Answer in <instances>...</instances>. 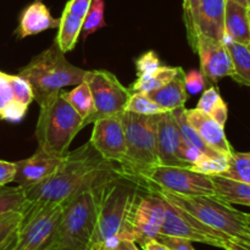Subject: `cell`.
Returning a JSON list of instances; mask_svg holds the SVG:
<instances>
[{
  "mask_svg": "<svg viewBox=\"0 0 250 250\" xmlns=\"http://www.w3.org/2000/svg\"><path fill=\"white\" fill-rule=\"evenodd\" d=\"M125 111L133 112L137 115H144V116H153V115L164 114V112H166V110L159 106L146 93H131V97L127 102Z\"/></svg>",
  "mask_w": 250,
  "mask_h": 250,
  "instance_id": "32",
  "label": "cell"
},
{
  "mask_svg": "<svg viewBox=\"0 0 250 250\" xmlns=\"http://www.w3.org/2000/svg\"><path fill=\"white\" fill-rule=\"evenodd\" d=\"M225 10L226 0H202L197 10L188 42L197 50L198 37L225 42Z\"/></svg>",
  "mask_w": 250,
  "mask_h": 250,
  "instance_id": "15",
  "label": "cell"
},
{
  "mask_svg": "<svg viewBox=\"0 0 250 250\" xmlns=\"http://www.w3.org/2000/svg\"><path fill=\"white\" fill-rule=\"evenodd\" d=\"M66 100L71 104V106L81 115L83 119V124L85 127V121L90 117L94 110V102H93L92 93L87 83L83 81L82 83L76 85L70 92H63Z\"/></svg>",
  "mask_w": 250,
  "mask_h": 250,
  "instance_id": "27",
  "label": "cell"
},
{
  "mask_svg": "<svg viewBox=\"0 0 250 250\" xmlns=\"http://www.w3.org/2000/svg\"><path fill=\"white\" fill-rule=\"evenodd\" d=\"M195 53L200 59V72L208 81L219 82L225 77H233L234 66L226 42L198 37Z\"/></svg>",
  "mask_w": 250,
  "mask_h": 250,
  "instance_id": "14",
  "label": "cell"
},
{
  "mask_svg": "<svg viewBox=\"0 0 250 250\" xmlns=\"http://www.w3.org/2000/svg\"><path fill=\"white\" fill-rule=\"evenodd\" d=\"M214 183L215 195L229 204L250 207V185L222 176H210Z\"/></svg>",
  "mask_w": 250,
  "mask_h": 250,
  "instance_id": "22",
  "label": "cell"
},
{
  "mask_svg": "<svg viewBox=\"0 0 250 250\" xmlns=\"http://www.w3.org/2000/svg\"><path fill=\"white\" fill-rule=\"evenodd\" d=\"M234 66L233 78L236 82L250 87V50L247 45L225 41Z\"/></svg>",
  "mask_w": 250,
  "mask_h": 250,
  "instance_id": "26",
  "label": "cell"
},
{
  "mask_svg": "<svg viewBox=\"0 0 250 250\" xmlns=\"http://www.w3.org/2000/svg\"><path fill=\"white\" fill-rule=\"evenodd\" d=\"M16 175V163L0 160V187L14 182Z\"/></svg>",
  "mask_w": 250,
  "mask_h": 250,
  "instance_id": "43",
  "label": "cell"
},
{
  "mask_svg": "<svg viewBox=\"0 0 250 250\" xmlns=\"http://www.w3.org/2000/svg\"><path fill=\"white\" fill-rule=\"evenodd\" d=\"M222 249L225 250H250V242L242 241V239L229 238L225 242Z\"/></svg>",
  "mask_w": 250,
  "mask_h": 250,
  "instance_id": "46",
  "label": "cell"
},
{
  "mask_svg": "<svg viewBox=\"0 0 250 250\" xmlns=\"http://www.w3.org/2000/svg\"><path fill=\"white\" fill-rule=\"evenodd\" d=\"M248 17H249V24H250V7L248 9Z\"/></svg>",
  "mask_w": 250,
  "mask_h": 250,
  "instance_id": "53",
  "label": "cell"
},
{
  "mask_svg": "<svg viewBox=\"0 0 250 250\" xmlns=\"http://www.w3.org/2000/svg\"><path fill=\"white\" fill-rule=\"evenodd\" d=\"M155 239L165 244L170 250H195L193 247L192 242L186 238H180V237L165 236V234H159Z\"/></svg>",
  "mask_w": 250,
  "mask_h": 250,
  "instance_id": "39",
  "label": "cell"
},
{
  "mask_svg": "<svg viewBox=\"0 0 250 250\" xmlns=\"http://www.w3.org/2000/svg\"><path fill=\"white\" fill-rule=\"evenodd\" d=\"M85 72V70L72 65L54 42L21 68L19 76L29 83L34 100L41 106L62 88L82 83Z\"/></svg>",
  "mask_w": 250,
  "mask_h": 250,
  "instance_id": "3",
  "label": "cell"
},
{
  "mask_svg": "<svg viewBox=\"0 0 250 250\" xmlns=\"http://www.w3.org/2000/svg\"><path fill=\"white\" fill-rule=\"evenodd\" d=\"M160 115L144 116L125 111L122 122L126 136V155L120 168L127 176L137 178L146 168L158 165L156 127Z\"/></svg>",
  "mask_w": 250,
  "mask_h": 250,
  "instance_id": "7",
  "label": "cell"
},
{
  "mask_svg": "<svg viewBox=\"0 0 250 250\" xmlns=\"http://www.w3.org/2000/svg\"><path fill=\"white\" fill-rule=\"evenodd\" d=\"M229 155L209 156L203 154L199 160L190 166V168L207 176H222L229 168Z\"/></svg>",
  "mask_w": 250,
  "mask_h": 250,
  "instance_id": "31",
  "label": "cell"
},
{
  "mask_svg": "<svg viewBox=\"0 0 250 250\" xmlns=\"http://www.w3.org/2000/svg\"><path fill=\"white\" fill-rule=\"evenodd\" d=\"M62 158L38 148L31 158L17 161L14 182L22 188L33 187L53 175Z\"/></svg>",
  "mask_w": 250,
  "mask_h": 250,
  "instance_id": "17",
  "label": "cell"
},
{
  "mask_svg": "<svg viewBox=\"0 0 250 250\" xmlns=\"http://www.w3.org/2000/svg\"><path fill=\"white\" fill-rule=\"evenodd\" d=\"M165 215V199L149 190H146L144 195L142 194L134 208L132 219L134 242L142 246L150 239H155L160 234Z\"/></svg>",
  "mask_w": 250,
  "mask_h": 250,
  "instance_id": "12",
  "label": "cell"
},
{
  "mask_svg": "<svg viewBox=\"0 0 250 250\" xmlns=\"http://www.w3.org/2000/svg\"><path fill=\"white\" fill-rule=\"evenodd\" d=\"M84 82L89 87L94 102V110L85 121V126L98 119L124 114L131 92L121 84L114 73L106 70L87 71Z\"/></svg>",
  "mask_w": 250,
  "mask_h": 250,
  "instance_id": "10",
  "label": "cell"
},
{
  "mask_svg": "<svg viewBox=\"0 0 250 250\" xmlns=\"http://www.w3.org/2000/svg\"><path fill=\"white\" fill-rule=\"evenodd\" d=\"M83 127L84 124L81 115L71 106L60 90L41 105L36 126L38 148L54 155L63 156Z\"/></svg>",
  "mask_w": 250,
  "mask_h": 250,
  "instance_id": "5",
  "label": "cell"
},
{
  "mask_svg": "<svg viewBox=\"0 0 250 250\" xmlns=\"http://www.w3.org/2000/svg\"><path fill=\"white\" fill-rule=\"evenodd\" d=\"M160 234L180 237L190 242H198L217 248H222L225 242L231 238L221 232L210 229L199 220L167 202H166L165 221L161 227Z\"/></svg>",
  "mask_w": 250,
  "mask_h": 250,
  "instance_id": "11",
  "label": "cell"
},
{
  "mask_svg": "<svg viewBox=\"0 0 250 250\" xmlns=\"http://www.w3.org/2000/svg\"><path fill=\"white\" fill-rule=\"evenodd\" d=\"M90 250H107V248L103 244H94V246L90 248Z\"/></svg>",
  "mask_w": 250,
  "mask_h": 250,
  "instance_id": "51",
  "label": "cell"
},
{
  "mask_svg": "<svg viewBox=\"0 0 250 250\" xmlns=\"http://www.w3.org/2000/svg\"><path fill=\"white\" fill-rule=\"evenodd\" d=\"M12 100L11 88L7 82L6 73L0 72V114L7 104Z\"/></svg>",
  "mask_w": 250,
  "mask_h": 250,
  "instance_id": "44",
  "label": "cell"
},
{
  "mask_svg": "<svg viewBox=\"0 0 250 250\" xmlns=\"http://www.w3.org/2000/svg\"><path fill=\"white\" fill-rule=\"evenodd\" d=\"M104 10L105 1L104 0H92L89 10L87 15L83 19L82 24V37L83 39H87L90 34L95 33L97 31L102 29L106 26V22L104 20Z\"/></svg>",
  "mask_w": 250,
  "mask_h": 250,
  "instance_id": "30",
  "label": "cell"
},
{
  "mask_svg": "<svg viewBox=\"0 0 250 250\" xmlns=\"http://www.w3.org/2000/svg\"><path fill=\"white\" fill-rule=\"evenodd\" d=\"M200 1L202 0H183V21H185L187 34H189L190 31H192L193 20H194L195 14H197V10L199 7Z\"/></svg>",
  "mask_w": 250,
  "mask_h": 250,
  "instance_id": "40",
  "label": "cell"
},
{
  "mask_svg": "<svg viewBox=\"0 0 250 250\" xmlns=\"http://www.w3.org/2000/svg\"><path fill=\"white\" fill-rule=\"evenodd\" d=\"M62 204L32 203L23 212L14 250H53Z\"/></svg>",
  "mask_w": 250,
  "mask_h": 250,
  "instance_id": "9",
  "label": "cell"
},
{
  "mask_svg": "<svg viewBox=\"0 0 250 250\" xmlns=\"http://www.w3.org/2000/svg\"><path fill=\"white\" fill-rule=\"evenodd\" d=\"M225 41L248 46L250 44V24L248 9L232 0H226L225 10Z\"/></svg>",
  "mask_w": 250,
  "mask_h": 250,
  "instance_id": "20",
  "label": "cell"
},
{
  "mask_svg": "<svg viewBox=\"0 0 250 250\" xmlns=\"http://www.w3.org/2000/svg\"><path fill=\"white\" fill-rule=\"evenodd\" d=\"M221 99L222 97L220 95L219 89L215 87H210L208 88V89L203 93L202 97H200L197 105V109L209 115L210 112H211V110L216 106L217 103Z\"/></svg>",
  "mask_w": 250,
  "mask_h": 250,
  "instance_id": "36",
  "label": "cell"
},
{
  "mask_svg": "<svg viewBox=\"0 0 250 250\" xmlns=\"http://www.w3.org/2000/svg\"><path fill=\"white\" fill-rule=\"evenodd\" d=\"M16 239H17V232H16V234H15V236L12 237L11 241H10L9 243H7V246L5 247V248L2 249V250H14L15 249V246H16Z\"/></svg>",
  "mask_w": 250,
  "mask_h": 250,
  "instance_id": "49",
  "label": "cell"
},
{
  "mask_svg": "<svg viewBox=\"0 0 250 250\" xmlns=\"http://www.w3.org/2000/svg\"><path fill=\"white\" fill-rule=\"evenodd\" d=\"M146 95L166 111H172L178 107L185 106L188 99V92L185 84L183 68L180 67V71L173 80L158 89L146 93Z\"/></svg>",
  "mask_w": 250,
  "mask_h": 250,
  "instance_id": "21",
  "label": "cell"
},
{
  "mask_svg": "<svg viewBox=\"0 0 250 250\" xmlns=\"http://www.w3.org/2000/svg\"><path fill=\"white\" fill-rule=\"evenodd\" d=\"M173 116H175L176 121H177L178 129H180L181 138L185 143L189 144V146H194V148L199 149L203 154L209 156H217V155H224V154H220L217 151H215L214 149L210 148L202 138H200L199 134L197 133L194 128L188 124L187 117H186V107H178V109L172 110Z\"/></svg>",
  "mask_w": 250,
  "mask_h": 250,
  "instance_id": "25",
  "label": "cell"
},
{
  "mask_svg": "<svg viewBox=\"0 0 250 250\" xmlns=\"http://www.w3.org/2000/svg\"><path fill=\"white\" fill-rule=\"evenodd\" d=\"M185 84L187 92L190 94H197L202 92L205 87V77L200 71L193 70L189 72H185Z\"/></svg>",
  "mask_w": 250,
  "mask_h": 250,
  "instance_id": "38",
  "label": "cell"
},
{
  "mask_svg": "<svg viewBox=\"0 0 250 250\" xmlns=\"http://www.w3.org/2000/svg\"><path fill=\"white\" fill-rule=\"evenodd\" d=\"M141 247L143 248V250H170L165 244L159 242L158 239H150V241L142 244Z\"/></svg>",
  "mask_w": 250,
  "mask_h": 250,
  "instance_id": "48",
  "label": "cell"
},
{
  "mask_svg": "<svg viewBox=\"0 0 250 250\" xmlns=\"http://www.w3.org/2000/svg\"><path fill=\"white\" fill-rule=\"evenodd\" d=\"M149 192H167L178 195H214L210 176L190 167L158 165L146 168L136 178Z\"/></svg>",
  "mask_w": 250,
  "mask_h": 250,
  "instance_id": "8",
  "label": "cell"
},
{
  "mask_svg": "<svg viewBox=\"0 0 250 250\" xmlns=\"http://www.w3.org/2000/svg\"><path fill=\"white\" fill-rule=\"evenodd\" d=\"M209 115L217 122V124L225 127L227 117H229V109H227V104L225 103V100H220V102L217 103L216 106L211 110V112H210Z\"/></svg>",
  "mask_w": 250,
  "mask_h": 250,
  "instance_id": "45",
  "label": "cell"
},
{
  "mask_svg": "<svg viewBox=\"0 0 250 250\" xmlns=\"http://www.w3.org/2000/svg\"><path fill=\"white\" fill-rule=\"evenodd\" d=\"M248 48H249V50H250V44H249V45H248Z\"/></svg>",
  "mask_w": 250,
  "mask_h": 250,
  "instance_id": "54",
  "label": "cell"
},
{
  "mask_svg": "<svg viewBox=\"0 0 250 250\" xmlns=\"http://www.w3.org/2000/svg\"><path fill=\"white\" fill-rule=\"evenodd\" d=\"M82 24L83 19L63 10L60 17V24L58 27V36L55 38V43L62 53L66 54L75 49L78 37L82 32Z\"/></svg>",
  "mask_w": 250,
  "mask_h": 250,
  "instance_id": "23",
  "label": "cell"
},
{
  "mask_svg": "<svg viewBox=\"0 0 250 250\" xmlns=\"http://www.w3.org/2000/svg\"><path fill=\"white\" fill-rule=\"evenodd\" d=\"M136 66L138 77H143V76H148L151 75L153 72H155V71L161 66V62L160 59L156 55V53H154V51H148V53L143 54V55L136 61Z\"/></svg>",
  "mask_w": 250,
  "mask_h": 250,
  "instance_id": "35",
  "label": "cell"
},
{
  "mask_svg": "<svg viewBox=\"0 0 250 250\" xmlns=\"http://www.w3.org/2000/svg\"><path fill=\"white\" fill-rule=\"evenodd\" d=\"M6 78L10 88H11L12 99L26 105V106H29V104L34 100L33 90H32L29 83L19 75H6Z\"/></svg>",
  "mask_w": 250,
  "mask_h": 250,
  "instance_id": "34",
  "label": "cell"
},
{
  "mask_svg": "<svg viewBox=\"0 0 250 250\" xmlns=\"http://www.w3.org/2000/svg\"><path fill=\"white\" fill-rule=\"evenodd\" d=\"M27 109H28V106L12 99L1 111L0 119L11 122H19L23 119V116L27 112Z\"/></svg>",
  "mask_w": 250,
  "mask_h": 250,
  "instance_id": "37",
  "label": "cell"
},
{
  "mask_svg": "<svg viewBox=\"0 0 250 250\" xmlns=\"http://www.w3.org/2000/svg\"><path fill=\"white\" fill-rule=\"evenodd\" d=\"M89 143L105 160L120 165L126 155L122 114L95 120Z\"/></svg>",
  "mask_w": 250,
  "mask_h": 250,
  "instance_id": "13",
  "label": "cell"
},
{
  "mask_svg": "<svg viewBox=\"0 0 250 250\" xmlns=\"http://www.w3.org/2000/svg\"><path fill=\"white\" fill-rule=\"evenodd\" d=\"M22 219L23 212H7L0 215V250L4 249L16 234Z\"/></svg>",
  "mask_w": 250,
  "mask_h": 250,
  "instance_id": "33",
  "label": "cell"
},
{
  "mask_svg": "<svg viewBox=\"0 0 250 250\" xmlns=\"http://www.w3.org/2000/svg\"><path fill=\"white\" fill-rule=\"evenodd\" d=\"M232 1L237 2V4L242 5V6L247 7V9H249L250 7V0H232Z\"/></svg>",
  "mask_w": 250,
  "mask_h": 250,
  "instance_id": "50",
  "label": "cell"
},
{
  "mask_svg": "<svg viewBox=\"0 0 250 250\" xmlns=\"http://www.w3.org/2000/svg\"><path fill=\"white\" fill-rule=\"evenodd\" d=\"M94 190L98 198V221L93 246L110 247L119 239L134 241L132 219L146 188L136 178L125 175L119 166L106 180L95 186Z\"/></svg>",
  "mask_w": 250,
  "mask_h": 250,
  "instance_id": "2",
  "label": "cell"
},
{
  "mask_svg": "<svg viewBox=\"0 0 250 250\" xmlns=\"http://www.w3.org/2000/svg\"><path fill=\"white\" fill-rule=\"evenodd\" d=\"M98 221L94 188L78 193L62 203V214L53 250H90Z\"/></svg>",
  "mask_w": 250,
  "mask_h": 250,
  "instance_id": "6",
  "label": "cell"
},
{
  "mask_svg": "<svg viewBox=\"0 0 250 250\" xmlns=\"http://www.w3.org/2000/svg\"><path fill=\"white\" fill-rule=\"evenodd\" d=\"M119 168L105 160L88 142L67 151L54 173L38 185L23 188L29 203L62 204L78 193L94 188Z\"/></svg>",
  "mask_w": 250,
  "mask_h": 250,
  "instance_id": "1",
  "label": "cell"
},
{
  "mask_svg": "<svg viewBox=\"0 0 250 250\" xmlns=\"http://www.w3.org/2000/svg\"><path fill=\"white\" fill-rule=\"evenodd\" d=\"M59 24L60 19H54L42 0H34L22 11L16 33L20 38H26L33 34L42 33L46 29L56 28Z\"/></svg>",
  "mask_w": 250,
  "mask_h": 250,
  "instance_id": "19",
  "label": "cell"
},
{
  "mask_svg": "<svg viewBox=\"0 0 250 250\" xmlns=\"http://www.w3.org/2000/svg\"><path fill=\"white\" fill-rule=\"evenodd\" d=\"M106 248L107 250H139L138 247L136 246V242L131 241V239H119Z\"/></svg>",
  "mask_w": 250,
  "mask_h": 250,
  "instance_id": "47",
  "label": "cell"
},
{
  "mask_svg": "<svg viewBox=\"0 0 250 250\" xmlns=\"http://www.w3.org/2000/svg\"><path fill=\"white\" fill-rule=\"evenodd\" d=\"M180 67H168V66L161 65L155 72L151 75L138 77V80L128 88L131 93H149L158 88L163 87L166 83L170 82L177 75Z\"/></svg>",
  "mask_w": 250,
  "mask_h": 250,
  "instance_id": "24",
  "label": "cell"
},
{
  "mask_svg": "<svg viewBox=\"0 0 250 250\" xmlns=\"http://www.w3.org/2000/svg\"><path fill=\"white\" fill-rule=\"evenodd\" d=\"M222 177L231 178L250 185V153H236L229 155V165Z\"/></svg>",
  "mask_w": 250,
  "mask_h": 250,
  "instance_id": "29",
  "label": "cell"
},
{
  "mask_svg": "<svg viewBox=\"0 0 250 250\" xmlns=\"http://www.w3.org/2000/svg\"><path fill=\"white\" fill-rule=\"evenodd\" d=\"M247 226L250 229V214H247Z\"/></svg>",
  "mask_w": 250,
  "mask_h": 250,
  "instance_id": "52",
  "label": "cell"
},
{
  "mask_svg": "<svg viewBox=\"0 0 250 250\" xmlns=\"http://www.w3.org/2000/svg\"><path fill=\"white\" fill-rule=\"evenodd\" d=\"M182 144L177 121L172 111L160 114L156 127V146L159 164L167 166L190 167L180 158V146Z\"/></svg>",
  "mask_w": 250,
  "mask_h": 250,
  "instance_id": "16",
  "label": "cell"
},
{
  "mask_svg": "<svg viewBox=\"0 0 250 250\" xmlns=\"http://www.w3.org/2000/svg\"><path fill=\"white\" fill-rule=\"evenodd\" d=\"M207 225L231 238L250 242L247 214L216 195H178L167 192H153Z\"/></svg>",
  "mask_w": 250,
  "mask_h": 250,
  "instance_id": "4",
  "label": "cell"
},
{
  "mask_svg": "<svg viewBox=\"0 0 250 250\" xmlns=\"http://www.w3.org/2000/svg\"><path fill=\"white\" fill-rule=\"evenodd\" d=\"M90 4H92V0H68L63 10L75 15V16L84 19L88 10H89Z\"/></svg>",
  "mask_w": 250,
  "mask_h": 250,
  "instance_id": "41",
  "label": "cell"
},
{
  "mask_svg": "<svg viewBox=\"0 0 250 250\" xmlns=\"http://www.w3.org/2000/svg\"><path fill=\"white\" fill-rule=\"evenodd\" d=\"M187 121L197 131L200 138L215 151L231 155L233 149L225 134V127L217 124L210 115L195 109H186Z\"/></svg>",
  "mask_w": 250,
  "mask_h": 250,
  "instance_id": "18",
  "label": "cell"
},
{
  "mask_svg": "<svg viewBox=\"0 0 250 250\" xmlns=\"http://www.w3.org/2000/svg\"><path fill=\"white\" fill-rule=\"evenodd\" d=\"M202 155L203 153L199 149L194 148V146H189V144L185 143V142L182 141V144H181L180 146V158L182 159L185 163H187L189 166L194 165V164L199 160Z\"/></svg>",
  "mask_w": 250,
  "mask_h": 250,
  "instance_id": "42",
  "label": "cell"
},
{
  "mask_svg": "<svg viewBox=\"0 0 250 250\" xmlns=\"http://www.w3.org/2000/svg\"><path fill=\"white\" fill-rule=\"evenodd\" d=\"M31 203L27 200L24 189L21 186L17 187H0V215L7 212H24Z\"/></svg>",
  "mask_w": 250,
  "mask_h": 250,
  "instance_id": "28",
  "label": "cell"
}]
</instances>
